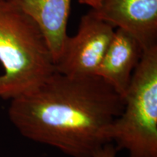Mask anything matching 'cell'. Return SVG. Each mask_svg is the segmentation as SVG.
<instances>
[{"mask_svg": "<svg viewBox=\"0 0 157 157\" xmlns=\"http://www.w3.org/2000/svg\"><path fill=\"white\" fill-rule=\"evenodd\" d=\"M31 17L44 36L55 66L68 38L71 0H10Z\"/></svg>", "mask_w": 157, "mask_h": 157, "instance_id": "obj_7", "label": "cell"}, {"mask_svg": "<svg viewBox=\"0 0 157 157\" xmlns=\"http://www.w3.org/2000/svg\"><path fill=\"white\" fill-rule=\"evenodd\" d=\"M90 12L127 31L138 41L143 50L157 46V0H78Z\"/></svg>", "mask_w": 157, "mask_h": 157, "instance_id": "obj_5", "label": "cell"}, {"mask_svg": "<svg viewBox=\"0 0 157 157\" xmlns=\"http://www.w3.org/2000/svg\"><path fill=\"white\" fill-rule=\"evenodd\" d=\"M114 32L112 25L88 12L81 17L76 34L66 39L56 63V71L69 76L96 75Z\"/></svg>", "mask_w": 157, "mask_h": 157, "instance_id": "obj_4", "label": "cell"}, {"mask_svg": "<svg viewBox=\"0 0 157 157\" xmlns=\"http://www.w3.org/2000/svg\"><path fill=\"white\" fill-rule=\"evenodd\" d=\"M109 140L128 157H157V46L143 50Z\"/></svg>", "mask_w": 157, "mask_h": 157, "instance_id": "obj_3", "label": "cell"}, {"mask_svg": "<svg viewBox=\"0 0 157 157\" xmlns=\"http://www.w3.org/2000/svg\"><path fill=\"white\" fill-rule=\"evenodd\" d=\"M0 98L32 91L56 71L52 54L34 21L10 0H0Z\"/></svg>", "mask_w": 157, "mask_h": 157, "instance_id": "obj_2", "label": "cell"}, {"mask_svg": "<svg viewBox=\"0 0 157 157\" xmlns=\"http://www.w3.org/2000/svg\"><path fill=\"white\" fill-rule=\"evenodd\" d=\"M143 53L142 46L134 36L117 29L96 75L124 98Z\"/></svg>", "mask_w": 157, "mask_h": 157, "instance_id": "obj_6", "label": "cell"}, {"mask_svg": "<svg viewBox=\"0 0 157 157\" xmlns=\"http://www.w3.org/2000/svg\"><path fill=\"white\" fill-rule=\"evenodd\" d=\"M124 98L97 75L56 71L32 91L11 100L10 122L25 138L70 157H93L110 143Z\"/></svg>", "mask_w": 157, "mask_h": 157, "instance_id": "obj_1", "label": "cell"}, {"mask_svg": "<svg viewBox=\"0 0 157 157\" xmlns=\"http://www.w3.org/2000/svg\"><path fill=\"white\" fill-rule=\"evenodd\" d=\"M117 152L118 151L114 145L109 143L98 149L93 157H117Z\"/></svg>", "mask_w": 157, "mask_h": 157, "instance_id": "obj_8", "label": "cell"}]
</instances>
